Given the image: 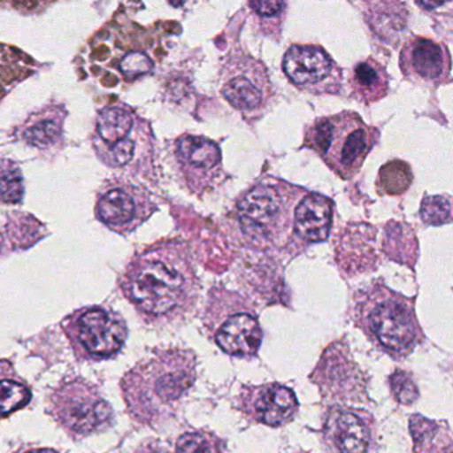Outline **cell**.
I'll return each mask as SVG.
<instances>
[{"mask_svg":"<svg viewBox=\"0 0 453 453\" xmlns=\"http://www.w3.org/2000/svg\"><path fill=\"white\" fill-rule=\"evenodd\" d=\"M121 291L147 322H168L192 307L197 277L189 249L180 243L156 246L132 259Z\"/></svg>","mask_w":453,"mask_h":453,"instance_id":"1","label":"cell"},{"mask_svg":"<svg viewBox=\"0 0 453 453\" xmlns=\"http://www.w3.org/2000/svg\"><path fill=\"white\" fill-rule=\"evenodd\" d=\"M197 359L190 349H155L121 378L120 388L129 416L145 426L160 423L176 412L197 378Z\"/></svg>","mask_w":453,"mask_h":453,"instance_id":"2","label":"cell"},{"mask_svg":"<svg viewBox=\"0 0 453 453\" xmlns=\"http://www.w3.org/2000/svg\"><path fill=\"white\" fill-rule=\"evenodd\" d=\"M355 322L371 343L394 359H404L423 341L413 301L373 283L355 299Z\"/></svg>","mask_w":453,"mask_h":453,"instance_id":"3","label":"cell"},{"mask_svg":"<svg viewBox=\"0 0 453 453\" xmlns=\"http://www.w3.org/2000/svg\"><path fill=\"white\" fill-rule=\"evenodd\" d=\"M375 142V129L354 112L319 119L304 134L307 147L344 180L352 179L360 171Z\"/></svg>","mask_w":453,"mask_h":453,"instance_id":"4","label":"cell"},{"mask_svg":"<svg viewBox=\"0 0 453 453\" xmlns=\"http://www.w3.org/2000/svg\"><path fill=\"white\" fill-rule=\"evenodd\" d=\"M47 412L73 439L105 431L115 416L97 387L81 376L60 381L50 395Z\"/></svg>","mask_w":453,"mask_h":453,"instance_id":"5","label":"cell"},{"mask_svg":"<svg viewBox=\"0 0 453 453\" xmlns=\"http://www.w3.org/2000/svg\"><path fill=\"white\" fill-rule=\"evenodd\" d=\"M62 328L81 360L111 359L116 357L128 338L126 320L107 307H83L68 315Z\"/></svg>","mask_w":453,"mask_h":453,"instance_id":"6","label":"cell"},{"mask_svg":"<svg viewBox=\"0 0 453 453\" xmlns=\"http://www.w3.org/2000/svg\"><path fill=\"white\" fill-rule=\"evenodd\" d=\"M294 188L277 181L254 185L238 203L243 232L258 242H273L286 229Z\"/></svg>","mask_w":453,"mask_h":453,"instance_id":"7","label":"cell"},{"mask_svg":"<svg viewBox=\"0 0 453 453\" xmlns=\"http://www.w3.org/2000/svg\"><path fill=\"white\" fill-rule=\"evenodd\" d=\"M139 136L140 121L134 111L123 105L100 111L94 142L97 155L107 165H129L136 157Z\"/></svg>","mask_w":453,"mask_h":453,"instance_id":"8","label":"cell"},{"mask_svg":"<svg viewBox=\"0 0 453 453\" xmlns=\"http://www.w3.org/2000/svg\"><path fill=\"white\" fill-rule=\"evenodd\" d=\"M282 70L298 88L325 94L338 91L341 71L325 50L294 44L286 51Z\"/></svg>","mask_w":453,"mask_h":453,"instance_id":"9","label":"cell"},{"mask_svg":"<svg viewBox=\"0 0 453 453\" xmlns=\"http://www.w3.org/2000/svg\"><path fill=\"white\" fill-rule=\"evenodd\" d=\"M373 439L375 421L371 413L342 407L328 411L322 428L326 452L368 453Z\"/></svg>","mask_w":453,"mask_h":453,"instance_id":"10","label":"cell"},{"mask_svg":"<svg viewBox=\"0 0 453 453\" xmlns=\"http://www.w3.org/2000/svg\"><path fill=\"white\" fill-rule=\"evenodd\" d=\"M225 99L241 112L259 110L270 96L266 68L253 58L241 57L227 63L222 81Z\"/></svg>","mask_w":453,"mask_h":453,"instance_id":"11","label":"cell"},{"mask_svg":"<svg viewBox=\"0 0 453 453\" xmlns=\"http://www.w3.org/2000/svg\"><path fill=\"white\" fill-rule=\"evenodd\" d=\"M238 400L241 411L249 418L269 426L290 423L299 410L293 389L280 383L243 387Z\"/></svg>","mask_w":453,"mask_h":453,"instance_id":"12","label":"cell"},{"mask_svg":"<svg viewBox=\"0 0 453 453\" xmlns=\"http://www.w3.org/2000/svg\"><path fill=\"white\" fill-rule=\"evenodd\" d=\"M177 163L193 192L205 190L221 173V150L219 145L203 136L185 134L176 142Z\"/></svg>","mask_w":453,"mask_h":453,"instance_id":"13","label":"cell"},{"mask_svg":"<svg viewBox=\"0 0 453 453\" xmlns=\"http://www.w3.org/2000/svg\"><path fill=\"white\" fill-rule=\"evenodd\" d=\"M96 214L111 229L131 232L152 214V203L140 188L118 185L100 195Z\"/></svg>","mask_w":453,"mask_h":453,"instance_id":"14","label":"cell"},{"mask_svg":"<svg viewBox=\"0 0 453 453\" xmlns=\"http://www.w3.org/2000/svg\"><path fill=\"white\" fill-rule=\"evenodd\" d=\"M359 365L349 357V347L334 343L323 352L322 359L311 375V380L320 387L323 396L359 397L357 388L365 392Z\"/></svg>","mask_w":453,"mask_h":453,"instance_id":"15","label":"cell"},{"mask_svg":"<svg viewBox=\"0 0 453 453\" xmlns=\"http://www.w3.org/2000/svg\"><path fill=\"white\" fill-rule=\"evenodd\" d=\"M400 65L405 75L429 84L441 83L450 70L447 49L424 38H415L405 44Z\"/></svg>","mask_w":453,"mask_h":453,"instance_id":"16","label":"cell"},{"mask_svg":"<svg viewBox=\"0 0 453 453\" xmlns=\"http://www.w3.org/2000/svg\"><path fill=\"white\" fill-rule=\"evenodd\" d=\"M213 338L217 346L227 355L250 357L261 346L262 328L254 312L238 310L222 319L214 330Z\"/></svg>","mask_w":453,"mask_h":453,"instance_id":"17","label":"cell"},{"mask_svg":"<svg viewBox=\"0 0 453 453\" xmlns=\"http://www.w3.org/2000/svg\"><path fill=\"white\" fill-rule=\"evenodd\" d=\"M333 201L318 193H304L294 211L296 234L307 242L327 240L333 225Z\"/></svg>","mask_w":453,"mask_h":453,"instance_id":"18","label":"cell"},{"mask_svg":"<svg viewBox=\"0 0 453 453\" xmlns=\"http://www.w3.org/2000/svg\"><path fill=\"white\" fill-rule=\"evenodd\" d=\"M33 399L30 384L10 359H0V420L27 407Z\"/></svg>","mask_w":453,"mask_h":453,"instance_id":"19","label":"cell"},{"mask_svg":"<svg viewBox=\"0 0 453 453\" xmlns=\"http://www.w3.org/2000/svg\"><path fill=\"white\" fill-rule=\"evenodd\" d=\"M349 83L355 96L360 102L371 104L386 96L388 92L389 78L386 68L370 58L355 65Z\"/></svg>","mask_w":453,"mask_h":453,"instance_id":"20","label":"cell"},{"mask_svg":"<svg viewBox=\"0 0 453 453\" xmlns=\"http://www.w3.org/2000/svg\"><path fill=\"white\" fill-rule=\"evenodd\" d=\"M410 429L415 441L413 452L450 453L452 439L447 424L413 415L410 418Z\"/></svg>","mask_w":453,"mask_h":453,"instance_id":"21","label":"cell"},{"mask_svg":"<svg viewBox=\"0 0 453 453\" xmlns=\"http://www.w3.org/2000/svg\"><path fill=\"white\" fill-rule=\"evenodd\" d=\"M35 63L17 47L0 43V102L34 73Z\"/></svg>","mask_w":453,"mask_h":453,"instance_id":"22","label":"cell"},{"mask_svg":"<svg viewBox=\"0 0 453 453\" xmlns=\"http://www.w3.org/2000/svg\"><path fill=\"white\" fill-rule=\"evenodd\" d=\"M63 115L50 111H42L33 116L22 129L23 142L39 150H49L55 147L62 139Z\"/></svg>","mask_w":453,"mask_h":453,"instance_id":"23","label":"cell"},{"mask_svg":"<svg viewBox=\"0 0 453 453\" xmlns=\"http://www.w3.org/2000/svg\"><path fill=\"white\" fill-rule=\"evenodd\" d=\"M25 196L22 172L10 160H0V203H19Z\"/></svg>","mask_w":453,"mask_h":453,"instance_id":"24","label":"cell"},{"mask_svg":"<svg viewBox=\"0 0 453 453\" xmlns=\"http://www.w3.org/2000/svg\"><path fill=\"white\" fill-rule=\"evenodd\" d=\"M224 440L213 432H187L176 442V453H224Z\"/></svg>","mask_w":453,"mask_h":453,"instance_id":"25","label":"cell"},{"mask_svg":"<svg viewBox=\"0 0 453 453\" xmlns=\"http://www.w3.org/2000/svg\"><path fill=\"white\" fill-rule=\"evenodd\" d=\"M378 185L380 189L389 195H399L405 192L412 182V173L407 164L402 161H392L381 168L379 174Z\"/></svg>","mask_w":453,"mask_h":453,"instance_id":"26","label":"cell"},{"mask_svg":"<svg viewBox=\"0 0 453 453\" xmlns=\"http://www.w3.org/2000/svg\"><path fill=\"white\" fill-rule=\"evenodd\" d=\"M420 216L426 225L440 226V225L449 224L452 219V205L449 198L445 196H429L424 198L421 203Z\"/></svg>","mask_w":453,"mask_h":453,"instance_id":"27","label":"cell"},{"mask_svg":"<svg viewBox=\"0 0 453 453\" xmlns=\"http://www.w3.org/2000/svg\"><path fill=\"white\" fill-rule=\"evenodd\" d=\"M389 386L395 400L399 404L408 405L418 399V389L412 375L407 371L396 370L389 376Z\"/></svg>","mask_w":453,"mask_h":453,"instance_id":"28","label":"cell"},{"mask_svg":"<svg viewBox=\"0 0 453 453\" xmlns=\"http://www.w3.org/2000/svg\"><path fill=\"white\" fill-rule=\"evenodd\" d=\"M119 67L127 81H134V79L152 73L153 62L144 52L134 51L129 52L120 60Z\"/></svg>","mask_w":453,"mask_h":453,"instance_id":"29","label":"cell"},{"mask_svg":"<svg viewBox=\"0 0 453 453\" xmlns=\"http://www.w3.org/2000/svg\"><path fill=\"white\" fill-rule=\"evenodd\" d=\"M250 9L261 18H277L282 15L283 10L286 9V4L283 2H257L253 0L249 4Z\"/></svg>","mask_w":453,"mask_h":453,"instance_id":"30","label":"cell"},{"mask_svg":"<svg viewBox=\"0 0 453 453\" xmlns=\"http://www.w3.org/2000/svg\"><path fill=\"white\" fill-rule=\"evenodd\" d=\"M134 453H172L168 448L163 447L158 442H145L142 447L137 448L136 452Z\"/></svg>","mask_w":453,"mask_h":453,"instance_id":"31","label":"cell"},{"mask_svg":"<svg viewBox=\"0 0 453 453\" xmlns=\"http://www.w3.org/2000/svg\"><path fill=\"white\" fill-rule=\"evenodd\" d=\"M25 453H59L58 450L52 449V448H36V449L27 450Z\"/></svg>","mask_w":453,"mask_h":453,"instance_id":"32","label":"cell"},{"mask_svg":"<svg viewBox=\"0 0 453 453\" xmlns=\"http://www.w3.org/2000/svg\"><path fill=\"white\" fill-rule=\"evenodd\" d=\"M296 453H307V452H296Z\"/></svg>","mask_w":453,"mask_h":453,"instance_id":"33","label":"cell"}]
</instances>
